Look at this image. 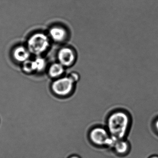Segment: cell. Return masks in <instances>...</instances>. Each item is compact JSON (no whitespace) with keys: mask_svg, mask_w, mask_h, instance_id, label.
Listing matches in <instances>:
<instances>
[{"mask_svg":"<svg viewBox=\"0 0 158 158\" xmlns=\"http://www.w3.org/2000/svg\"><path fill=\"white\" fill-rule=\"evenodd\" d=\"M73 83L70 77H63L54 81L52 87L55 94L59 96H65L72 91Z\"/></svg>","mask_w":158,"mask_h":158,"instance_id":"cell-4","label":"cell"},{"mask_svg":"<svg viewBox=\"0 0 158 158\" xmlns=\"http://www.w3.org/2000/svg\"><path fill=\"white\" fill-rule=\"evenodd\" d=\"M75 58L74 51L69 47H64L58 52V60L64 67L72 65L74 62Z\"/></svg>","mask_w":158,"mask_h":158,"instance_id":"cell-5","label":"cell"},{"mask_svg":"<svg viewBox=\"0 0 158 158\" xmlns=\"http://www.w3.org/2000/svg\"><path fill=\"white\" fill-rule=\"evenodd\" d=\"M51 38L55 42H60L64 41L67 36V32L63 27H53L49 31Z\"/></svg>","mask_w":158,"mask_h":158,"instance_id":"cell-7","label":"cell"},{"mask_svg":"<svg viewBox=\"0 0 158 158\" xmlns=\"http://www.w3.org/2000/svg\"><path fill=\"white\" fill-rule=\"evenodd\" d=\"M155 127L156 128V130H157V132H158V119H157L155 121Z\"/></svg>","mask_w":158,"mask_h":158,"instance_id":"cell-13","label":"cell"},{"mask_svg":"<svg viewBox=\"0 0 158 158\" xmlns=\"http://www.w3.org/2000/svg\"><path fill=\"white\" fill-rule=\"evenodd\" d=\"M90 139L94 144L98 146L110 145L115 139L110 136L108 131L102 127H96L90 132Z\"/></svg>","mask_w":158,"mask_h":158,"instance_id":"cell-3","label":"cell"},{"mask_svg":"<svg viewBox=\"0 0 158 158\" xmlns=\"http://www.w3.org/2000/svg\"><path fill=\"white\" fill-rule=\"evenodd\" d=\"M23 69L24 72L27 73H32L36 71L35 61L28 60L23 63Z\"/></svg>","mask_w":158,"mask_h":158,"instance_id":"cell-10","label":"cell"},{"mask_svg":"<svg viewBox=\"0 0 158 158\" xmlns=\"http://www.w3.org/2000/svg\"><path fill=\"white\" fill-rule=\"evenodd\" d=\"M36 71H41L44 70L46 66V60L41 57H39L35 60Z\"/></svg>","mask_w":158,"mask_h":158,"instance_id":"cell-11","label":"cell"},{"mask_svg":"<svg viewBox=\"0 0 158 158\" xmlns=\"http://www.w3.org/2000/svg\"><path fill=\"white\" fill-rule=\"evenodd\" d=\"M30 54L31 53L27 48L21 46L15 48L13 52V56L15 60L23 63L29 60Z\"/></svg>","mask_w":158,"mask_h":158,"instance_id":"cell-6","label":"cell"},{"mask_svg":"<svg viewBox=\"0 0 158 158\" xmlns=\"http://www.w3.org/2000/svg\"><path fill=\"white\" fill-rule=\"evenodd\" d=\"M69 77H70L74 82L77 81L78 79V75L76 73H73L71 74V76Z\"/></svg>","mask_w":158,"mask_h":158,"instance_id":"cell-12","label":"cell"},{"mask_svg":"<svg viewBox=\"0 0 158 158\" xmlns=\"http://www.w3.org/2000/svg\"><path fill=\"white\" fill-rule=\"evenodd\" d=\"M114 148L115 151L119 154H125L128 151L129 144L126 140L119 139L114 143Z\"/></svg>","mask_w":158,"mask_h":158,"instance_id":"cell-9","label":"cell"},{"mask_svg":"<svg viewBox=\"0 0 158 158\" xmlns=\"http://www.w3.org/2000/svg\"><path fill=\"white\" fill-rule=\"evenodd\" d=\"M64 66L60 63H56L52 64L49 69V74L52 77H57L63 73Z\"/></svg>","mask_w":158,"mask_h":158,"instance_id":"cell-8","label":"cell"},{"mask_svg":"<svg viewBox=\"0 0 158 158\" xmlns=\"http://www.w3.org/2000/svg\"><path fill=\"white\" fill-rule=\"evenodd\" d=\"M129 124V117L127 114L116 112L111 114L108 119V132L115 139H122L127 132Z\"/></svg>","mask_w":158,"mask_h":158,"instance_id":"cell-1","label":"cell"},{"mask_svg":"<svg viewBox=\"0 0 158 158\" xmlns=\"http://www.w3.org/2000/svg\"><path fill=\"white\" fill-rule=\"evenodd\" d=\"M49 46V39L43 33L33 34L27 40V49L30 53L35 55H40L44 53Z\"/></svg>","mask_w":158,"mask_h":158,"instance_id":"cell-2","label":"cell"},{"mask_svg":"<svg viewBox=\"0 0 158 158\" xmlns=\"http://www.w3.org/2000/svg\"><path fill=\"white\" fill-rule=\"evenodd\" d=\"M80 158L79 157H78V156H72V157H70V158Z\"/></svg>","mask_w":158,"mask_h":158,"instance_id":"cell-15","label":"cell"},{"mask_svg":"<svg viewBox=\"0 0 158 158\" xmlns=\"http://www.w3.org/2000/svg\"><path fill=\"white\" fill-rule=\"evenodd\" d=\"M149 158H158V155H153V156L150 157Z\"/></svg>","mask_w":158,"mask_h":158,"instance_id":"cell-14","label":"cell"}]
</instances>
